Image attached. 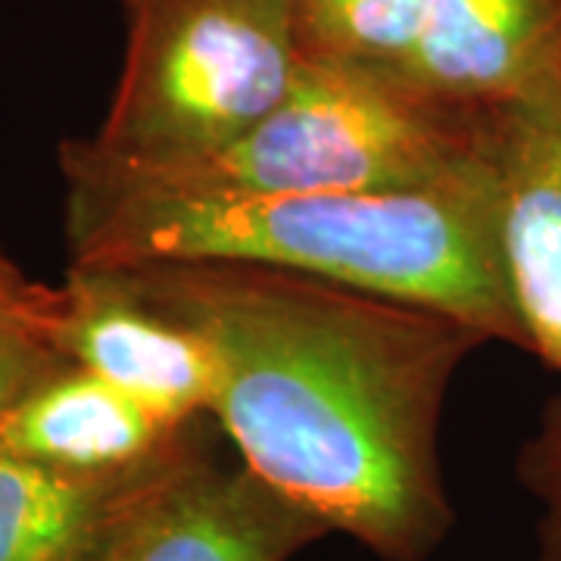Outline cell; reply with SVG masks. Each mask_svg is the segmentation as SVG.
I'll use <instances>...</instances> for the list:
<instances>
[{
	"label": "cell",
	"instance_id": "obj_1",
	"mask_svg": "<svg viewBox=\"0 0 561 561\" xmlns=\"http://www.w3.org/2000/svg\"><path fill=\"white\" fill-rule=\"evenodd\" d=\"M72 265V262H69ZM113 268L191 328L216 365L209 419L238 461L381 561H427L456 527L440 421L486 343L459 316L253 262Z\"/></svg>",
	"mask_w": 561,
	"mask_h": 561
},
{
	"label": "cell",
	"instance_id": "obj_2",
	"mask_svg": "<svg viewBox=\"0 0 561 561\" xmlns=\"http://www.w3.org/2000/svg\"><path fill=\"white\" fill-rule=\"evenodd\" d=\"M72 265L253 262L437 306L524 350L502 260L493 165L431 191H253L60 144Z\"/></svg>",
	"mask_w": 561,
	"mask_h": 561
},
{
	"label": "cell",
	"instance_id": "obj_3",
	"mask_svg": "<svg viewBox=\"0 0 561 561\" xmlns=\"http://www.w3.org/2000/svg\"><path fill=\"white\" fill-rule=\"evenodd\" d=\"M253 191H431L490 172L486 110H468L397 72L302 57L290 91L209 157L138 165Z\"/></svg>",
	"mask_w": 561,
	"mask_h": 561
},
{
	"label": "cell",
	"instance_id": "obj_4",
	"mask_svg": "<svg viewBox=\"0 0 561 561\" xmlns=\"http://www.w3.org/2000/svg\"><path fill=\"white\" fill-rule=\"evenodd\" d=\"M125 54L94 150L179 165L238 140L302 62L294 0H122Z\"/></svg>",
	"mask_w": 561,
	"mask_h": 561
},
{
	"label": "cell",
	"instance_id": "obj_5",
	"mask_svg": "<svg viewBox=\"0 0 561 561\" xmlns=\"http://www.w3.org/2000/svg\"><path fill=\"white\" fill-rule=\"evenodd\" d=\"M324 537L241 461L216 459L201 424L140 486L101 561H290Z\"/></svg>",
	"mask_w": 561,
	"mask_h": 561
},
{
	"label": "cell",
	"instance_id": "obj_6",
	"mask_svg": "<svg viewBox=\"0 0 561 561\" xmlns=\"http://www.w3.org/2000/svg\"><path fill=\"white\" fill-rule=\"evenodd\" d=\"M486 153L524 353L561 375V76L486 110Z\"/></svg>",
	"mask_w": 561,
	"mask_h": 561
},
{
	"label": "cell",
	"instance_id": "obj_7",
	"mask_svg": "<svg viewBox=\"0 0 561 561\" xmlns=\"http://www.w3.org/2000/svg\"><path fill=\"white\" fill-rule=\"evenodd\" d=\"M62 353L165 419H209L216 365L206 343L138 297L113 268L69 265Z\"/></svg>",
	"mask_w": 561,
	"mask_h": 561
},
{
	"label": "cell",
	"instance_id": "obj_8",
	"mask_svg": "<svg viewBox=\"0 0 561 561\" xmlns=\"http://www.w3.org/2000/svg\"><path fill=\"white\" fill-rule=\"evenodd\" d=\"M203 421H175L66 359L0 421V449L66 474L122 478L172 456Z\"/></svg>",
	"mask_w": 561,
	"mask_h": 561
},
{
	"label": "cell",
	"instance_id": "obj_9",
	"mask_svg": "<svg viewBox=\"0 0 561 561\" xmlns=\"http://www.w3.org/2000/svg\"><path fill=\"white\" fill-rule=\"evenodd\" d=\"M397 76L468 110L527 98L561 76V0H434Z\"/></svg>",
	"mask_w": 561,
	"mask_h": 561
},
{
	"label": "cell",
	"instance_id": "obj_10",
	"mask_svg": "<svg viewBox=\"0 0 561 561\" xmlns=\"http://www.w3.org/2000/svg\"><path fill=\"white\" fill-rule=\"evenodd\" d=\"M162 461L122 478H88L0 449V561H101Z\"/></svg>",
	"mask_w": 561,
	"mask_h": 561
},
{
	"label": "cell",
	"instance_id": "obj_11",
	"mask_svg": "<svg viewBox=\"0 0 561 561\" xmlns=\"http://www.w3.org/2000/svg\"><path fill=\"white\" fill-rule=\"evenodd\" d=\"M434 0H294L302 57L400 72Z\"/></svg>",
	"mask_w": 561,
	"mask_h": 561
},
{
	"label": "cell",
	"instance_id": "obj_12",
	"mask_svg": "<svg viewBox=\"0 0 561 561\" xmlns=\"http://www.w3.org/2000/svg\"><path fill=\"white\" fill-rule=\"evenodd\" d=\"M515 471L537 505V561H561V390L542 405Z\"/></svg>",
	"mask_w": 561,
	"mask_h": 561
},
{
	"label": "cell",
	"instance_id": "obj_13",
	"mask_svg": "<svg viewBox=\"0 0 561 561\" xmlns=\"http://www.w3.org/2000/svg\"><path fill=\"white\" fill-rule=\"evenodd\" d=\"M69 356L54 334L0 324V421L35 383Z\"/></svg>",
	"mask_w": 561,
	"mask_h": 561
},
{
	"label": "cell",
	"instance_id": "obj_14",
	"mask_svg": "<svg viewBox=\"0 0 561 561\" xmlns=\"http://www.w3.org/2000/svg\"><path fill=\"white\" fill-rule=\"evenodd\" d=\"M66 297L62 284H44L28 278L0 247V324L3 328H32L54 334L60 341Z\"/></svg>",
	"mask_w": 561,
	"mask_h": 561
}]
</instances>
